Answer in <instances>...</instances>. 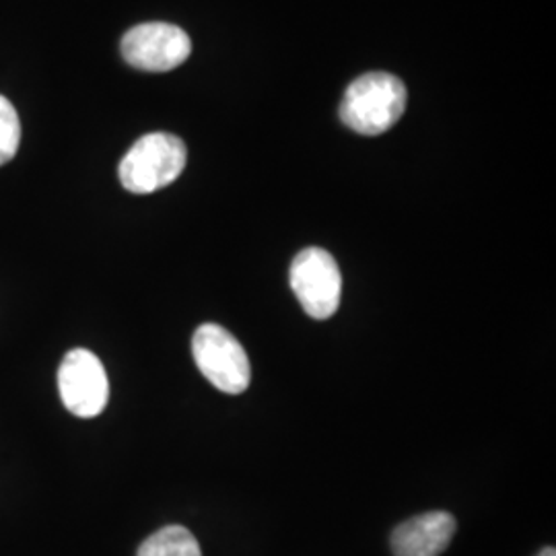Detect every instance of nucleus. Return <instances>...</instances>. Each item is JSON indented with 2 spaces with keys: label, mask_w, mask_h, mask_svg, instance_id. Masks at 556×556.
<instances>
[{
  "label": "nucleus",
  "mask_w": 556,
  "mask_h": 556,
  "mask_svg": "<svg viewBox=\"0 0 556 556\" xmlns=\"http://www.w3.org/2000/svg\"><path fill=\"white\" fill-rule=\"evenodd\" d=\"M291 289L305 314L314 319L334 316L342 295L337 260L321 248L301 250L289 270Z\"/></svg>",
  "instance_id": "20e7f679"
},
{
  "label": "nucleus",
  "mask_w": 556,
  "mask_h": 556,
  "mask_svg": "<svg viewBox=\"0 0 556 556\" xmlns=\"http://www.w3.org/2000/svg\"><path fill=\"white\" fill-rule=\"evenodd\" d=\"M538 556H556V551L553 546H548V548H544Z\"/></svg>",
  "instance_id": "9d476101"
},
{
  "label": "nucleus",
  "mask_w": 556,
  "mask_h": 556,
  "mask_svg": "<svg viewBox=\"0 0 556 556\" xmlns=\"http://www.w3.org/2000/svg\"><path fill=\"white\" fill-rule=\"evenodd\" d=\"M188 161L184 140L169 132H153L132 144L118 167L122 186L132 194H151L174 184Z\"/></svg>",
  "instance_id": "f03ea898"
},
{
  "label": "nucleus",
  "mask_w": 556,
  "mask_h": 556,
  "mask_svg": "<svg viewBox=\"0 0 556 556\" xmlns=\"http://www.w3.org/2000/svg\"><path fill=\"white\" fill-rule=\"evenodd\" d=\"M404 83L388 73H369L353 80L340 103V118L358 135L388 132L406 110Z\"/></svg>",
  "instance_id": "f257e3e1"
},
{
  "label": "nucleus",
  "mask_w": 556,
  "mask_h": 556,
  "mask_svg": "<svg viewBox=\"0 0 556 556\" xmlns=\"http://www.w3.org/2000/svg\"><path fill=\"white\" fill-rule=\"evenodd\" d=\"M200 374L225 394H241L252 379V365L241 342L219 324H202L192 338Z\"/></svg>",
  "instance_id": "7ed1b4c3"
},
{
  "label": "nucleus",
  "mask_w": 556,
  "mask_h": 556,
  "mask_svg": "<svg viewBox=\"0 0 556 556\" xmlns=\"http://www.w3.org/2000/svg\"><path fill=\"white\" fill-rule=\"evenodd\" d=\"M21 142V122L13 103L0 96V165L17 155Z\"/></svg>",
  "instance_id": "1a4fd4ad"
},
{
  "label": "nucleus",
  "mask_w": 556,
  "mask_h": 556,
  "mask_svg": "<svg viewBox=\"0 0 556 556\" xmlns=\"http://www.w3.org/2000/svg\"><path fill=\"white\" fill-rule=\"evenodd\" d=\"M137 556H202V551L190 530L184 526H167L147 538Z\"/></svg>",
  "instance_id": "6e6552de"
},
{
  "label": "nucleus",
  "mask_w": 556,
  "mask_h": 556,
  "mask_svg": "<svg viewBox=\"0 0 556 556\" xmlns=\"http://www.w3.org/2000/svg\"><path fill=\"white\" fill-rule=\"evenodd\" d=\"M59 390L62 404L75 417L101 415L108 406L110 381L100 358L87 349L71 351L60 363Z\"/></svg>",
  "instance_id": "423d86ee"
},
{
  "label": "nucleus",
  "mask_w": 556,
  "mask_h": 556,
  "mask_svg": "<svg viewBox=\"0 0 556 556\" xmlns=\"http://www.w3.org/2000/svg\"><path fill=\"white\" fill-rule=\"evenodd\" d=\"M456 519L447 511H429L400 523L392 534L394 556H439L456 534Z\"/></svg>",
  "instance_id": "0eeeda50"
},
{
  "label": "nucleus",
  "mask_w": 556,
  "mask_h": 556,
  "mask_svg": "<svg viewBox=\"0 0 556 556\" xmlns=\"http://www.w3.org/2000/svg\"><path fill=\"white\" fill-rule=\"evenodd\" d=\"M192 52V41L172 23H144L122 38L124 60L147 73H167L184 64Z\"/></svg>",
  "instance_id": "39448f33"
}]
</instances>
